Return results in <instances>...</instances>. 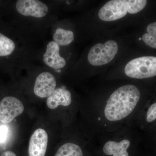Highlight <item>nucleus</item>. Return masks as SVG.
I'll list each match as a JSON object with an SVG mask.
<instances>
[{
	"instance_id": "obj_1",
	"label": "nucleus",
	"mask_w": 156,
	"mask_h": 156,
	"mask_svg": "<svg viewBox=\"0 0 156 156\" xmlns=\"http://www.w3.org/2000/svg\"><path fill=\"white\" fill-rule=\"evenodd\" d=\"M140 98V92L133 85L118 88L110 96L104 110L105 115L111 122L119 121L134 110Z\"/></svg>"
},
{
	"instance_id": "obj_2",
	"label": "nucleus",
	"mask_w": 156,
	"mask_h": 156,
	"mask_svg": "<svg viewBox=\"0 0 156 156\" xmlns=\"http://www.w3.org/2000/svg\"><path fill=\"white\" fill-rule=\"evenodd\" d=\"M146 0H112L100 9L98 17L105 21H112L125 17L127 13L136 14L147 5Z\"/></svg>"
},
{
	"instance_id": "obj_3",
	"label": "nucleus",
	"mask_w": 156,
	"mask_h": 156,
	"mask_svg": "<svg viewBox=\"0 0 156 156\" xmlns=\"http://www.w3.org/2000/svg\"><path fill=\"white\" fill-rule=\"evenodd\" d=\"M126 74L129 77L142 79L156 76V57L143 56L132 59L126 65Z\"/></svg>"
},
{
	"instance_id": "obj_4",
	"label": "nucleus",
	"mask_w": 156,
	"mask_h": 156,
	"mask_svg": "<svg viewBox=\"0 0 156 156\" xmlns=\"http://www.w3.org/2000/svg\"><path fill=\"white\" fill-rule=\"evenodd\" d=\"M118 51L117 42L114 40H109L104 44L94 45L89 50L87 58L90 64L99 66L110 62Z\"/></svg>"
},
{
	"instance_id": "obj_5",
	"label": "nucleus",
	"mask_w": 156,
	"mask_h": 156,
	"mask_svg": "<svg viewBox=\"0 0 156 156\" xmlns=\"http://www.w3.org/2000/svg\"><path fill=\"white\" fill-rule=\"evenodd\" d=\"M24 106L20 101L13 96H6L0 102V122L8 124L24 111Z\"/></svg>"
},
{
	"instance_id": "obj_6",
	"label": "nucleus",
	"mask_w": 156,
	"mask_h": 156,
	"mask_svg": "<svg viewBox=\"0 0 156 156\" xmlns=\"http://www.w3.org/2000/svg\"><path fill=\"white\" fill-rule=\"evenodd\" d=\"M15 8L23 16L36 18L45 17L49 11L48 5L38 0H18L16 2Z\"/></svg>"
},
{
	"instance_id": "obj_7",
	"label": "nucleus",
	"mask_w": 156,
	"mask_h": 156,
	"mask_svg": "<svg viewBox=\"0 0 156 156\" xmlns=\"http://www.w3.org/2000/svg\"><path fill=\"white\" fill-rule=\"evenodd\" d=\"M56 81L51 73L44 72L37 77L35 82L34 91L38 97L44 98L49 97L55 91Z\"/></svg>"
},
{
	"instance_id": "obj_8",
	"label": "nucleus",
	"mask_w": 156,
	"mask_h": 156,
	"mask_svg": "<svg viewBox=\"0 0 156 156\" xmlns=\"http://www.w3.org/2000/svg\"><path fill=\"white\" fill-rule=\"evenodd\" d=\"M47 132L39 128L32 135L28 148L29 156H45L48 145Z\"/></svg>"
},
{
	"instance_id": "obj_9",
	"label": "nucleus",
	"mask_w": 156,
	"mask_h": 156,
	"mask_svg": "<svg viewBox=\"0 0 156 156\" xmlns=\"http://www.w3.org/2000/svg\"><path fill=\"white\" fill-rule=\"evenodd\" d=\"M60 48L54 41H51L47 45L46 51L43 55L44 63L54 69L63 68L66 65L65 59L60 56Z\"/></svg>"
},
{
	"instance_id": "obj_10",
	"label": "nucleus",
	"mask_w": 156,
	"mask_h": 156,
	"mask_svg": "<svg viewBox=\"0 0 156 156\" xmlns=\"http://www.w3.org/2000/svg\"><path fill=\"white\" fill-rule=\"evenodd\" d=\"M72 101L71 92L65 88H58L55 91L47 100L48 107L51 109L57 108L59 105L69 106Z\"/></svg>"
},
{
	"instance_id": "obj_11",
	"label": "nucleus",
	"mask_w": 156,
	"mask_h": 156,
	"mask_svg": "<svg viewBox=\"0 0 156 156\" xmlns=\"http://www.w3.org/2000/svg\"><path fill=\"white\" fill-rule=\"evenodd\" d=\"M130 145L128 140H123L119 142L108 141L103 147L104 153L108 155L129 156L127 150Z\"/></svg>"
},
{
	"instance_id": "obj_12",
	"label": "nucleus",
	"mask_w": 156,
	"mask_h": 156,
	"mask_svg": "<svg viewBox=\"0 0 156 156\" xmlns=\"http://www.w3.org/2000/svg\"><path fill=\"white\" fill-rule=\"evenodd\" d=\"M17 49L15 41L5 34L0 31V62L1 60L11 58Z\"/></svg>"
},
{
	"instance_id": "obj_13",
	"label": "nucleus",
	"mask_w": 156,
	"mask_h": 156,
	"mask_svg": "<svg viewBox=\"0 0 156 156\" xmlns=\"http://www.w3.org/2000/svg\"><path fill=\"white\" fill-rule=\"evenodd\" d=\"M53 39L59 46H67L73 41L74 35L72 31L58 28L53 34Z\"/></svg>"
},
{
	"instance_id": "obj_14",
	"label": "nucleus",
	"mask_w": 156,
	"mask_h": 156,
	"mask_svg": "<svg viewBox=\"0 0 156 156\" xmlns=\"http://www.w3.org/2000/svg\"><path fill=\"white\" fill-rule=\"evenodd\" d=\"M55 156H83V153L79 146L66 143L59 147Z\"/></svg>"
},
{
	"instance_id": "obj_15",
	"label": "nucleus",
	"mask_w": 156,
	"mask_h": 156,
	"mask_svg": "<svg viewBox=\"0 0 156 156\" xmlns=\"http://www.w3.org/2000/svg\"><path fill=\"white\" fill-rule=\"evenodd\" d=\"M142 40L148 46L156 49V37L146 33L142 36Z\"/></svg>"
},
{
	"instance_id": "obj_16",
	"label": "nucleus",
	"mask_w": 156,
	"mask_h": 156,
	"mask_svg": "<svg viewBox=\"0 0 156 156\" xmlns=\"http://www.w3.org/2000/svg\"><path fill=\"white\" fill-rule=\"evenodd\" d=\"M146 119L148 122H153L156 119V103L152 105L148 110Z\"/></svg>"
},
{
	"instance_id": "obj_17",
	"label": "nucleus",
	"mask_w": 156,
	"mask_h": 156,
	"mask_svg": "<svg viewBox=\"0 0 156 156\" xmlns=\"http://www.w3.org/2000/svg\"><path fill=\"white\" fill-rule=\"evenodd\" d=\"M9 134V128L5 126H0V143L6 141Z\"/></svg>"
},
{
	"instance_id": "obj_18",
	"label": "nucleus",
	"mask_w": 156,
	"mask_h": 156,
	"mask_svg": "<svg viewBox=\"0 0 156 156\" xmlns=\"http://www.w3.org/2000/svg\"><path fill=\"white\" fill-rule=\"evenodd\" d=\"M148 34L156 37V22L149 24L147 28Z\"/></svg>"
},
{
	"instance_id": "obj_19",
	"label": "nucleus",
	"mask_w": 156,
	"mask_h": 156,
	"mask_svg": "<svg viewBox=\"0 0 156 156\" xmlns=\"http://www.w3.org/2000/svg\"><path fill=\"white\" fill-rule=\"evenodd\" d=\"M0 156H17L15 154L11 151H6L2 154Z\"/></svg>"
},
{
	"instance_id": "obj_20",
	"label": "nucleus",
	"mask_w": 156,
	"mask_h": 156,
	"mask_svg": "<svg viewBox=\"0 0 156 156\" xmlns=\"http://www.w3.org/2000/svg\"><path fill=\"white\" fill-rule=\"evenodd\" d=\"M141 38H140L139 40H141Z\"/></svg>"
}]
</instances>
